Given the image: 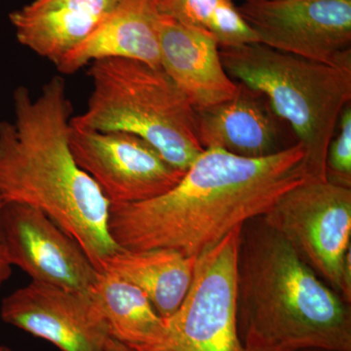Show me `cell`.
Masks as SVG:
<instances>
[{"label":"cell","mask_w":351,"mask_h":351,"mask_svg":"<svg viewBox=\"0 0 351 351\" xmlns=\"http://www.w3.org/2000/svg\"><path fill=\"white\" fill-rule=\"evenodd\" d=\"M304 160L299 143L260 158L204 149L167 193L110 206V234L122 250L165 248L198 257L306 181Z\"/></svg>","instance_id":"cell-1"},{"label":"cell","mask_w":351,"mask_h":351,"mask_svg":"<svg viewBox=\"0 0 351 351\" xmlns=\"http://www.w3.org/2000/svg\"><path fill=\"white\" fill-rule=\"evenodd\" d=\"M13 108L12 121H0V198L40 210L101 271L122 249L110 234V201L71 152L73 107L64 78H51L36 97L18 87Z\"/></svg>","instance_id":"cell-2"},{"label":"cell","mask_w":351,"mask_h":351,"mask_svg":"<svg viewBox=\"0 0 351 351\" xmlns=\"http://www.w3.org/2000/svg\"><path fill=\"white\" fill-rule=\"evenodd\" d=\"M350 306L263 218L245 223L237 318L247 351H351Z\"/></svg>","instance_id":"cell-3"},{"label":"cell","mask_w":351,"mask_h":351,"mask_svg":"<svg viewBox=\"0 0 351 351\" xmlns=\"http://www.w3.org/2000/svg\"><path fill=\"white\" fill-rule=\"evenodd\" d=\"M88 75L92 92L87 108L71 117V126L138 136L184 172L204 151L195 108L161 66L106 59L90 64Z\"/></svg>","instance_id":"cell-4"},{"label":"cell","mask_w":351,"mask_h":351,"mask_svg":"<svg viewBox=\"0 0 351 351\" xmlns=\"http://www.w3.org/2000/svg\"><path fill=\"white\" fill-rule=\"evenodd\" d=\"M230 78L265 95L306 154V181L325 180V159L339 117L351 101V71L261 43L219 48Z\"/></svg>","instance_id":"cell-5"},{"label":"cell","mask_w":351,"mask_h":351,"mask_svg":"<svg viewBox=\"0 0 351 351\" xmlns=\"http://www.w3.org/2000/svg\"><path fill=\"white\" fill-rule=\"evenodd\" d=\"M262 218L350 304L351 189L304 181L283 193Z\"/></svg>","instance_id":"cell-6"},{"label":"cell","mask_w":351,"mask_h":351,"mask_svg":"<svg viewBox=\"0 0 351 351\" xmlns=\"http://www.w3.org/2000/svg\"><path fill=\"white\" fill-rule=\"evenodd\" d=\"M243 226L198 256L188 294L178 311L164 319L160 339L131 351H247L237 318V263Z\"/></svg>","instance_id":"cell-7"},{"label":"cell","mask_w":351,"mask_h":351,"mask_svg":"<svg viewBox=\"0 0 351 351\" xmlns=\"http://www.w3.org/2000/svg\"><path fill=\"white\" fill-rule=\"evenodd\" d=\"M237 9L258 43L351 71V0L245 2Z\"/></svg>","instance_id":"cell-8"},{"label":"cell","mask_w":351,"mask_h":351,"mask_svg":"<svg viewBox=\"0 0 351 351\" xmlns=\"http://www.w3.org/2000/svg\"><path fill=\"white\" fill-rule=\"evenodd\" d=\"M69 144L76 162L96 182L110 206L158 197L184 174L132 134L84 130L71 124Z\"/></svg>","instance_id":"cell-9"},{"label":"cell","mask_w":351,"mask_h":351,"mask_svg":"<svg viewBox=\"0 0 351 351\" xmlns=\"http://www.w3.org/2000/svg\"><path fill=\"white\" fill-rule=\"evenodd\" d=\"M0 317L61 351H106L110 339L90 289L64 290L32 281L2 300Z\"/></svg>","instance_id":"cell-10"},{"label":"cell","mask_w":351,"mask_h":351,"mask_svg":"<svg viewBox=\"0 0 351 351\" xmlns=\"http://www.w3.org/2000/svg\"><path fill=\"white\" fill-rule=\"evenodd\" d=\"M1 225L9 262L32 281L71 291L93 285L98 270L77 242L40 210L4 203Z\"/></svg>","instance_id":"cell-11"},{"label":"cell","mask_w":351,"mask_h":351,"mask_svg":"<svg viewBox=\"0 0 351 351\" xmlns=\"http://www.w3.org/2000/svg\"><path fill=\"white\" fill-rule=\"evenodd\" d=\"M197 138L203 149H223L235 156L260 158L282 145V121L265 95L237 82L230 100L195 110ZM286 124V123H285Z\"/></svg>","instance_id":"cell-12"},{"label":"cell","mask_w":351,"mask_h":351,"mask_svg":"<svg viewBox=\"0 0 351 351\" xmlns=\"http://www.w3.org/2000/svg\"><path fill=\"white\" fill-rule=\"evenodd\" d=\"M160 66L195 110L232 99L237 82L226 73L213 36L161 13Z\"/></svg>","instance_id":"cell-13"},{"label":"cell","mask_w":351,"mask_h":351,"mask_svg":"<svg viewBox=\"0 0 351 351\" xmlns=\"http://www.w3.org/2000/svg\"><path fill=\"white\" fill-rule=\"evenodd\" d=\"M160 0H119L107 18L56 68L73 75L106 59H130L160 66Z\"/></svg>","instance_id":"cell-14"},{"label":"cell","mask_w":351,"mask_h":351,"mask_svg":"<svg viewBox=\"0 0 351 351\" xmlns=\"http://www.w3.org/2000/svg\"><path fill=\"white\" fill-rule=\"evenodd\" d=\"M119 0H34L9 14L21 45L55 66L85 40Z\"/></svg>","instance_id":"cell-15"},{"label":"cell","mask_w":351,"mask_h":351,"mask_svg":"<svg viewBox=\"0 0 351 351\" xmlns=\"http://www.w3.org/2000/svg\"><path fill=\"white\" fill-rule=\"evenodd\" d=\"M197 258L173 249L120 250L108 258L103 270L140 289L166 319L178 311L188 294Z\"/></svg>","instance_id":"cell-16"},{"label":"cell","mask_w":351,"mask_h":351,"mask_svg":"<svg viewBox=\"0 0 351 351\" xmlns=\"http://www.w3.org/2000/svg\"><path fill=\"white\" fill-rule=\"evenodd\" d=\"M90 291L107 321L110 338L129 350H137L154 345L162 337L163 318L133 284L103 270Z\"/></svg>","instance_id":"cell-17"},{"label":"cell","mask_w":351,"mask_h":351,"mask_svg":"<svg viewBox=\"0 0 351 351\" xmlns=\"http://www.w3.org/2000/svg\"><path fill=\"white\" fill-rule=\"evenodd\" d=\"M325 180L336 186L351 189V105L341 112L338 125L328 145Z\"/></svg>","instance_id":"cell-18"},{"label":"cell","mask_w":351,"mask_h":351,"mask_svg":"<svg viewBox=\"0 0 351 351\" xmlns=\"http://www.w3.org/2000/svg\"><path fill=\"white\" fill-rule=\"evenodd\" d=\"M219 48H232L258 43L257 34L240 15L232 0H221L209 27Z\"/></svg>","instance_id":"cell-19"},{"label":"cell","mask_w":351,"mask_h":351,"mask_svg":"<svg viewBox=\"0 0 351 351\" xmlns=\"http://www.w3.org/2000/svg\"><path fill=\"white\" fill-rule=\"evenodd\" d=\"M221 0H160L161 13L188 27L209 34Z\"/></svg>","instance_id":"cell-20"},{"label":"cell","mask_w":351,"mask_h":351,"mask_svg":"<svg viewBox=\"0 0 351 351\" xmlns=\"http://www.w3.org/2000/svg\"><path fill=\"white\" fill-rule=\"evenodd\" d=\"M3 205L4 202L0 198V287L8 281L13 271L12 265L9 262L8 255H7L3 232H2L1 214Z\"/></svg>","instance_id":"cell-21"},{"label":"cell","mask_w":351,"mask_h":351,"mask_svg":"<svg viewBox=\"0 0 351 351\" xmlns=\"http://www.w3.org/2000/svg\"><path fill=\"white\" fill-rule=\"evenodd\" d=\"M106 351H131L126 346L122 345L119 341L110 338L108 341Z\"/></svg>","instance_id":"cell-22"},{"label":"cell","mask_w":351,"mask_h":351,"mask_svg":"<svg viewBox=\"0 0 351 351\" xmlns=\"http://www.w3.org/2000/svg\"><path fill=\"white\" fill-rule=\"evenodd\" d=\"M0 351H14L12 348H9V346H7L5 345H2V343H0Z\"/></svg>","instance_id":"cell-23"},{"label":"cell","mask_w":351,"mask_h":351,"mask_svg":"<svg viewBox=\"0 0 351 351\" xmlns=\"http://www.w3.org/2000/svg\"><path fill=\"white\" fill-rule=\"evenodd\" d=\"M246 2H272L279 1V0H245Z\"/></svg>","instance_id":"cell-24"},{"label":"cell","mask_w":351,"mask_h":351,"mask_svg":"<svg viewBox=\"0 0 351 351\" xmlns=\"http://www.w3.org/2000/svg\"><path fill=\"white\" fill-rule=\"evenodd\" d=\"M302 351H326V350H302Z\"/></svg>","instance_id":"cell-25"}]
</instances>
